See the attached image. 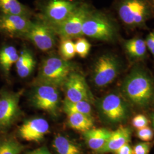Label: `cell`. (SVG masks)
I'll return each instance as SVG.
<instances>
[{
    "mask_svg": "<svg viewBox=\"0 0 154 154\" xmlns=\"http://www.w3.org/2000/svg\"><path fill=\"white\" fill-rule=\"evenodd\" d=\"M63 109L65 113L77 112L91 116L92 107L90 102L82 100L76 102H72L64 100L63 103Z\"/></svg>",
    "mask_w": 154,
    "mask_h": 154,
    "instance_id": "cb8c5ba5",
    "label": "cell"
},
{
    "mask_svg": "<svg viewBox=\"0 0 154 154\" xmlns=\"http://www.w3.org/2000/svg\"><path fill=\"white\" fill-rule=\"evenodd\" d=\"M59 54L62 59L70 61L75 55V49L74 42L72 39L62 38L59 46Z\"/></svg>",
    "mask_w": 154,
    "mask_h": 154,
    "instance_id": "d4e9b609",
    "label": "cell"
},
{
    "mask_svg": "<svg viewBox=\"0 0 154 154\" xmlns=\"http://www.w3.org/2000/svg\"><path fill=\"white\" fill-rule=\"evenodd\" d=\"M63 88L65 94V99L69 102L85 100L91 102L93 100V95L85 78L75 70L68 76Z\"/></svg>",
    "mask_w": 154,
    "mask_h": 154,
    "instance_id": "4fadbf2b",
    "label": "cell"
},
{
    "mask_svg": "<svg viewBox=\"0 0 154 154\" xmlns=\"http://www.w3.org/2000/svg\"><path fill=\"white\" fill-rule=\"evenodd\" d=\"M145 42L147 48L150 51L154 57V30L150 32L147 35Z\"/></svg>",
    "mask_w": 154,
    "mask_h": 154,
    "instance_id": "f546056e",
    "label": "cell"
},
{
    "mask_svg": "<svg viewBox=\"0 0 154 154\" xmlns=\"http://www.w3.org/2000/svg\"><path fill=\"white\" fill-rule=\"evenodd\" d=\"M81 3L77 0H48L41 9L39 19L54 28L64 22Z\"/></svg>",
    "mask_w": 154,
    "mask_h": 154,
    "instance_id": "5b68a950",
    "label": "cell"
},
{
    "mask_svg": "<svg viewBox=\"0 0 154 154\" xmlns=\"http://www.w3.org/2000/svg\"><path fill=\"white\" fill-rule=\"evenodd\" d=\"M137 135L138 138L143 142H149L153 139L154 132L151 128L147 126L138 130Z\"/></svg>",
    "mask_w": 154,
    "mask_h": 154,
    "instance_id": "4316f807",
    "label": "cell"
},
{
    "mask_svg": "<svg viewBox=\"0 0 154 154\" xmlns=\"http://www.w3.org/2000/svg\"><path fill=\"white\" fill-rule=\"evenodd\" d=\"M26 154H52L46 147H42L38 149L29 151Z\"/></svg>",
    "mask_w": 154,
    "mask_h": 154,
    "instance_id": "1f68e13d",
    "label": "cell"
},
{
    "mask_svg": "<svg viewBox=\"0 0 154 154\" xmlns=\"http://www.w3.org/2000/svg\"><path fill=\"white\" fill-rule=\"evenodd\" d=\"M149 4V5L151 6V9L153 11L154 14V0H147Z\"/></svg>",
    "mask_w": 154,
    "mask_h": 154,
    "instance_id": "d6a6232c",
    "label": "cell"
},
{
    "mask_svg": "<svg viewBox=\"0 0 154 154\" xmlns=\"http://www.w3.org/2000/svg\"><path fill=\"white\" fill-rule=\"evenodd\" d=\"M74 71V65L60 56L51 55L42 62L34 85H49L56 88L63 87L68 76Z\"/></svg>",
    "mask_w": 154,
    "mask_h": 154,
    "instance_id": "3957f363",
    "label": "cell"
},
{
    "mask_svg": "<svg viewBox=\"0 0 154 154\" xmlns=\"http://www.w3.org/2000/svg\"><path fill=\"white\" fill-rule=\"evenodd\" d=\"M119 33L118 23L112 17L94 9L83 25V35L102 41L114 42Z\"/></svg>",
    "mask_w": 154,
    "mask_h": 154,
    "instance_id": "277c9868",
    "label": "cell"
},
{
    "mask_svg": "<svg viewBox=\"0 0 154 154\" xmlns=\"http://www.w3.org/2000/svg\"><path fill=\"white\" fill-rule=\"evenodd\" d=\"M49 123L42 118H35L25 122L18 128L20 137L28 142H38L49 131Z\"/></svg>",
    "mask_w": 154,
    "mask_h": 154,
    "instance_id": "5bb4252c",
    "label": "cell"
},
{
    "mask_svg": "<svg viewBox=\"0 0 154 154\" xmlns=\"http://www.w3.org/2000/svg\"><path fill=\"white\" fill-rule=\"evenodd\" d=\"M98 107L103 118L110 123L125 121L130 114L126 102L116 94H108L100 99Z\"/></svg>",
    "mask_w": 154,
    "mask_h": 154,
    "instance_id": "ba28073f",
    "label": "cell"
},
{
    "mask_svg": "<svg viewBox=\"0 0 154 154\" xmlns=\"http://www.w3.org/2000/svg\"><path fill=\"white\" fill-rule=\"evenodd\" d=\"M93 10L89 4L82 2L64 22L56 27L51 28L61 38H77L82 37L83 23Z\"/></svg>",
    "mask_w": 154,
    "mask_h": 154,
    "instance_id": "52a82bcc",
    "label": "cell"
},
{
    "mask_svg": "<svg viewBox=\"0 0 154 154\" xmlns=\"http://www.w3.org/2000/svg\"><path fill=\"white\" fill-rule=\"evenodd\" d=\"M112 131L105 128H91L83 133L88 147L96 152L105 146Z\"/></svg>",
    "mask_w": 154,
    "mask_h": 154,
    "instance_id": "2e32d148",
    "label": "cell"
},
{
    "mask_svg": "<svg viewBox=\"0 0 154 154\" xmlns=\"http://www.w3.org/2000/svg\"><path fill=\"white\" fill-rule=\"evenodd\" d=\"M19 57L16 48L12 45H2L0 47V71L6 78H9L11 67L16 64Z\"/></svg>",
    "mask_w": 154,
    "mask_h": 154,
    "instance_id": "e0dca14e",
    "label": "cell"
},
{
    "mask_svg": "<svg viewBox=\"0 0 154 154\" xmlns=\"http://www.w3.org/2000/svg\"><path fill=\"white\" fill-rule=\"evenodd\" d=\"M121 63L112 54L107 53L99 57L94 62L92 79L98 88H103L112 82L119 75Z\"/></svg>",
    "mask_w": 154,
    "mask_h": 154,
    "instance_id": "8992f818",
    "label": "cell"
},
{
    "mask_svg": "<svg viewBox=\"0 0 154 154\" xmlns=\"http://www.w3.org/2000/svg\"><path fill=\"white\" fill-rule=\"evenodd\" d=\"M31 102L35 108L57 116L60 106L58 88L44 85L36 86L31 96Z\"/></svg>",
    "mask_w": 154,
    "mask_h": 154,
    "instance_id": "30bf717a",
    "label": "cell"
},
{
    "mask_svg": "<svg viewBox=\"0 0 154 154\" xmlns=\"http://www.w3.org/2000/svg\"><path fill=\"white\" fill-rule=\"evenodd\" d=\"M36 65L32 53L27 48L22 50L15 66L18 75L21 78H25L29 76L33 72Z\"/></svg>",
    "mask_w": 154,
    "mask_h": 154,
    "instance_id": "ac0fdd59",
    "label": "cell"
},
{
    "mask_svg": "<svg viewBox=\"0 0 154 154\" xmlns=\"http://www.w3.org/2000/svg\"><path fill=\"white\" fill-rule=\"evenodd\" d=\"M114 6L119 21L131 31L147 29V23L154 17L147 0H116Z\"/></svg>",
    "mask_w": 154,
    "mask_h": 154,
    "instance_id": "7a4b0ae2",
    "label": "cell"
},
{
    "mask_svg": "<svg viewBox=\"0 0 154 154\" xmlns=\"http://www.w3.org/2000/svg\"><path fill=\"white\" fill-rule=\"evenodd\" d=\"M122 91L127 99L140 107L149 105L153 98V81L149 72L143 67L136 66L123 81Z\"/></svg>",
    "mask_w": 154,
    "mask_h": 154,
    "instance_id": "6da1fadb",
    "label": "cell"
},
{
    "mask_svg": "<svg viewBox=\"0 0 154 154\" xmlns=\"http://www.w3.org/2000/svg\"><path fill=\"white\" fill-rule=\"evenodd\" d=\"M24 149L22 144L11 137L0 138V154H20Z\"/></svg>",
    "mask_w": 154,
    "mask_h": 154,
    "instance_id": "603a6c76",
    "label": "cell"
},
{
    "mask_svg": "<svg viewBox=\"0 0 154 154\" xmlns=\"http://www.w3.org/2000/svg\"><path fill=\"white\" fill-rule=\"evenodd\" d=\"M149 123L147 118L142 114H138L132 119V126L138 130L148 126Z\"/></svg>",
    "mask_w": 154,
    "mask_h": 154,
    "instance_id": "83f0119b",
    "label": "cell"
},
{
    "mask_svg": "<svg viewBox=\"0 0 154 154\" xmlns=\"http://www.w3.org/2000/svg\"><path fill=\"white\" fill-rule=\"evenodd\" d=\"M56 36L54 29L39 19L36 21H33L32 26L23 39H28L39 50L46 52L55 46Z\"/></svg>",
    "mask_w": 154,
    "mask_h": 154,
    "instance_id": "8fae6325",
    "label": "cell"
},
{
    "mask_svg": "<svg viewBox=\"0 0 154 154\" xmlns=\"http://www.w3.org/2000/svg\"><path fill=\"white\" fill-rule=\"evenodd\" d=\"M20 97L21 92L0 91V132L9 129L20 116Z\"/></svg>",
    "mask_w": 154,
    "mask_h": 154,
    "instance_id": "9c48e42d",
    "label": "cell"
},
{
    "mask_svg": "<svg viewBox=\"0 0 154 154\" xmlns=\"http://www.w3.org/2000/svg\"><path fill=\"white\" fill-rule=\"evenodd\" d=\"M33 21L28 17L0 13V34L9 38H24Z\"/></svg>",
    "mask_w": 154,
    "mask_h": 154,
    "instance_id": "7c38bea8",
    "label": "cell"
},
{
    "mask_svg": "<svg viewBox=\"0 0 154 154\" xmlns=\"http://www.w3.org/2000/svg\"><path fill=\"white\" fill-rule=\"evenodd\" d=\"M114 154H133V149L129 143H127L117 149Z\"/></svg>",
    "mask_w": 154,
    "mask_h": 154,
    "instance_id": "4dcf8cb0",
    "label": "cell"
},
{
    "mask_svg": "<svg viewBox=\"0 0 154 154\" xmlns=\"http://www.w3.org/2000/svg\"><path fill=\"white\" fill-rule=\"evenodd\" d=\"M127 54L133 60L143 58L147 53V46L145 41L140 37L125 40L123 44Z\"/></svg>",
    "mask_w": 154,
    "mask_h": 154,
    "instance_id": "d6986e66",
    "label": "cell"
},
{
    "mask_svg": "<svg viewBox=\"0 0 154 154\" xmlns=\"http://www.w3.org/2000/svg\"><path fill=\"white\" fill-rule=\"evenodd\" d=\"M74 45L76 54L81 58H86L91 49V45L90 43L85 38L80 37L76 38Z\"/></svg>",
    "mask_w": 154,
    "mask_h": 154,
    "instance_id": "484cf974",
    "label": "cell"
},
{
    "mask_svg": "<svg viewBox=\"0 0 154 154\" xmlns=\"http://www.w3.org/2000/svg\"><path fill=\"white\" fill-rule=\"evenodd\" d=\"M66 114L68 125L73 130L84 133L93 128L94 122L91 116L77 112H69Z\"/></svg>",
    "mask_w": 154,
    "mask_h": 154,
    "instance_id": "ffe728a7",
    "label": "cell"
},
{
    "mask_svg": "<svg viewBox=\"0 0 154 154\" xmlns=\"http://www.w3.org/2000/svg\"><path fill=\"white\" fill-rule=\"evenodd\" d=\"M152 125H153V127L154 128V114L152 116Z\"/></svg>",
    "mask_w": 154,
    "mask_h": 154,
    "instance_id": "836d02e7",
    "label": "cell"
},
{
    "mask_svg": "<svg viewBox=\"0 0 154 154\" xmlns=\"http://www.w3.org/2000/svg\"><path fill=\"white\" fill-rule=\"evenodd\" d=\"M151 148L149 142H143L138 143L133 147V154H149Z\"/></svg>",
    "mask_w": 154,
    "mask_h": 154,
    "instance_id": "f1b7e54d",
    "label": "cell"
},
{
    "mask_svg": "<svg viewBox=\"0 0 154 154\" xmlns=\"http://www.w3.org/2000/svg\"><path fill=\"white\" fill-rule=\"evenodd\" d=\"M0 13L14 14L30 18L31 12L18 0H0Z\"/></svg>",
    "mask_w": 154,
    "mask_h": 154,
    "instance_id": "7402d4cb",
    "label": "cell"
},
{
    "mask_svg": "<svg viewBox=\"0 0 154 154\" xmlns=\"http://www.w3.org/2000/svg\"><path fill=\"white\" fill-rule=\"evenodd\" d=\"M132 131L130 127L120 126L116 131H112L105 146L97 152V154L114 153L127 143H129L131 138Z\"/></svg>",
    "mask_w": 154,
    "mask_h": 154,
    "instance_id": "9a60e30c",
    "label": "cell"
},
{
    "mask_svg": "<svg viewBox=\"0 0 154 154\" xmlns=\"http://www.w3.org/2000/svg\"><path fill=\"white\" fill-rule=\"evenodd\" d=\"M53 147L57 154H82L78 145L61 135H57L54 139Z\"/></svg>",
    "mask_w": 154,
    "mask_h": 154,
    "instance_id": "44dd1931",
    "label": "cell"
}]
</instances>
